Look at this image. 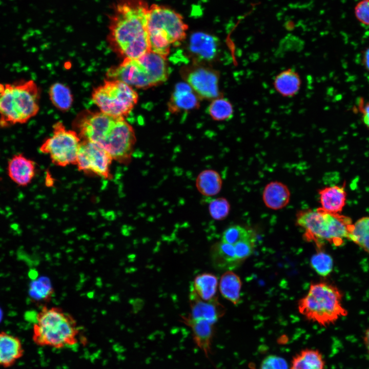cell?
<instances>
[{
  "instance_id": "obj_35",
  "label": "cell",
  "mask_w": 369,
  "mask_h": 369,
  "mask_svg": "<svg viewBox=\"0 0 369 369\" xmlns=\"http://www.w3.org/2000/svg\"><path fill=\"white\" fill-rule=\"evenodd\" d=\"M354 14L360 24L369 26V0H361L356 4Z\"/></svg>"
},
{
  "instance_id": "obj_28",
  "label": "cell",
  "mask_w": 369,
  "mask_h": 369,
  "mask_svg": "<svg viewBox=\"0 0 369 369\" xmlns=\"http://www.w3.org/2000/svg\"><path fill=\"white\" fill-rule=\"evenodd\" d=\"M349 240L369 253V216L362 217L353 223Z\"/></svg>"
},
{
  "instance_id": "obj_36",
  "label": "cell",
  "mask_w": 369,
  "mask_h": 369,
  "mask_svg": "<svg viewBox=\"0 0 369 369\" xmlns=\"http://www.w3.org/2000/svg\"><path fill=\"white\" fill-rule=\"evenodd\" d=\"M358 108L362 114L364 124L369 128V102L364 104L362 99H360L358 101Z\"/></svg>"
},
{
  "instance_id": "obj_26",
  "label": "cell",
  "mask_w": 369,
  "mask_h": 369,
  "mask_svg": "<svg viewBox=\"0 0 369 369\" xmlns=\"http://www.w3.org/2000/svg\"><path fill=\"white\" fill-rule=\"evenodd\" d=\"M49 99L52 105L59 111L66 112L71 108L73 96L70 88L63 83H53L49 89Z\"/></svg>"
},
{
  "instance_id": "obj_16",
  "label": "cell",
  "mask_w": 369,
  "mask_h": 369,
  "mask_svg": "<svg viewBox=\"0 0 369 369\" xmlns=\"http://www.w3.org/2000/svg\"><path fill=\"white\" fill-rule=\"evenodd\" d=\"M20 339L5 331H0V367H10L24 355Z\"/></svg>"
},
{
  "instance_id": "obj_4",
  "label": "cell",
  "mask_w": 369,
  "mask_h": 369,
  "mask_svg": "<svg viewBox=\"0 0 369 369\" xmlns=\"http://www.w3.org/2000/svg\"><path fill=\"white\" fill-rule=\"evenodd\" d=\"M40 90L33 80L0 83V126L27 122L39 110Z\"/></svg>"
},
{
  "instance_id": "obj_9",
  "label": "cell",
  "mask_w": 369,
  "mask_h": 369,
  "mask_svg": "<svg viewBox=\"0 0 369 369\" xmlns=\"http://www.w3.org/2000/svg\"><path fill=\"white\" fill-rule=\"evenodd\" d=\"M81 142L76 131L68 129L63 123L57 121L53 125L52 134L44 141L39 150L48 155L57 166L75 165Z\"/></svg>"
},
{
  "instance_id": "obj_37",
  "label": "cell",
  "mask_w": 369,
  "mask_h": 369,
  "mask_svg": "<svg viewBox=\"0 0 369 369\" xmlns=\"http://www.w3.org/2000/svg\"><path fill=\"white\" fill-rule=\"evenodd\" d=\"M362 63L365 68L369 71V47H367L363 53Z\"/></svg>"
},
{
  "instance_id": "obj_6",
  "label": "cell",
  "mask_w": 369,
  "mask_h": 369,
  "mask_svg": "<svg viewBox=\"0 0 369 369\" xmlns=\"http://www.w3.org/2000/svg\"><path fill=\"white\" fill-rule=\"evenodd\" d=\"M147 29L150 51L166 57L172 45L179 44L186 38L188 25L175 10L153 4L148 9Z\"/></svg>"
},
{
  "instance_id": "obj_10",
  "label": "cell",
  "mask_w": 369,
  "mask_h": 369,
  "mask_svg": "<svg viewBox=\"0 0 369 369\" xmlns=\"http://www.w3.org/2000/svg\"><path fill=\"white\" fill-rule=\"evenodd\" d=\"M135 131L123 117L117 120L112 131L100 144L113 160L122 164L130 162L136 142Z\"/></svg>"
},
{
  "instance_id": "obj_33",
  "label": "cell",
  "mask_w": 369,
  "mask_h": 369,
  "mask_svg": "<svg viewBox=\"0 0 369 369\" xmlns=\"http://www.w3.org/2000/svg\"><path fill=\"white\" fill-rule=\"evenodd\" d=\"M254 245V238L239 241L234 245L236 257L239 263L253 253Z\"/></svg>"
},
{
  "instance_id": "obj_17",
  "label": "cell",
  "mask_w": 369,
  "mask_h": 369,
  "mask_svg": "<svg viewBox=\"0 0 369 369\" xmlns=\"http://www.w3.org/2000/svg\"><path fill=\"white\" fill-rule=\"evenodd\" d=\"M193 90L188 83H177L168 102L169 111L173 113L178 112L190 111L198 107L199 100Z\"/></svg>"
},
{
  "instance_id": "obj_19",
  "label": "cell",
  "mask_w": 369,
  "mask_h": 369,
  "mask_svg": "<svg viewBox=\"0 0 369 369\" xmlns=\"http://www.w3.org/2000/svg\"><path fill=\"white\" fill-rule=\"evenodd\" d=\"M290 196L288 187L278 181L268 183L262 193V199L265 205L268 208L274 210L284 208L289 203Z\"/></svg>"
},
{
  "instance_id": "obj_24",
  "label": "cell",
  "mask_w": 369,
  "mask_h": 369,
  "mask_svg": "<svg viewBox=\"0 0 369 369\" xmlns=\"http://www.w3.org/2000/svg\"><path fill=\"white\" fill-rule=\"evenodd\" d=\"M241 281L240 277L232 271L225 272L221 277L219 290L222 296L234 305L240 300Z\"/></svg>"
},
{
  "instance_id": "obj_2",
  "label": "cell",
  "mask_w": 369,
  "mask_h": 369,
  "mask_svg": "<svg viewBox=\"0 0 369 369\" xmlns=\"http://www.w3.org/2000/svg\"><path fill=\"white\" fill-rule=\"evenodd\" d=\"M296 224L304 230V238L314 242L321 249L324 241L336 247L343 244L344 240H349L353 223L348 216L319 208L299 211Z\"/></svg>"
},
{
  "instance_id": "obj_3",
  "label": "cell",
  "mask_w": 369,
  "mask_h": 369,
  "mask_svg": "<svg viewBox=\"0 0 369 369\" xmlns=\"http://www.w3.org/2000/svg\"><path fill=\"white\" fill-rule=\"evenodd\" d=\"M79 334L73 316L60 308L44 306L36 316L32 340L38 346L63 348L76 345Z\"/></svg>"
},
{
  "instance_id": "obj_7",
  "label": "cell",
  "mask_w": 369,
  "mask_h": 369,
  "mask_svg": "<svg viewBox=\"0 0 369 369\" xmlns=\"http://www.w3.org/2000/svg\"><path fill=\"white\" fill-rule=\"evenodd\" d=\"M342 293L334 284L314 283L308 294L299 301L298 309L308 320L326 326L347 315L342 304Z\"/></svg>"
},
{
  "instance_id": "obj_32",
  "label": "cell",
  "mask_w": 369,
  "mask_h": 369,
  "mask_svg": "<svg viewBox=\"0 0 369 369\" xmlns=\"http://www.w3.org/2000/svg\"><path fill=\"white\" fill-rule=\"evenodd\" d=\"M230 205L227 199L219 197L210 201L209 210L211 216L217 220H223L229 214Z\"/></svg>"
},
{
  "instance_id": "obj_15",
  "label": "cell",
  "mask_w": 369,
  "mask_h": 369,
  "mask_svg": "<svg viewBox=\"0 0 369 369\" xmlns=\"http://www.w3.org/2000/svg\"><path fill=\"white\" fill-rule=\"evenodd\" d=\"M35 164L33 161L21 154L13 156L9 161L8 173L9 177L20 186L29 184L35 174Z\"/></svg>"
},
{
  "instance_id": "obj_8",
  "label": "cell",
  "mask_w": 369,
  "mask_h": 369,
  "mask_svg": "<svg viewBox=\"0 0 369 369\" xmlns=\"http://www.w3.org/2000/svg\"><path fill=\"white\" fill-rule=\"evenodd\" d=\"M91 98L100 112L125 118L137 103L138 95L133 87L124 82L107 79L93 89Z\"/></svg>"
},
{
  "instance_id": "obj_34",
  "label": "cell",
  "mask_w": 369,
  "mask_h": 369,
  "mask_svg": "<svg viewBox=\"0 0 369 369\" xmlns=\"http://www.w3.org/2000/svg\"><path fill=\"white\" fill-rule=\"evenodd\" d=\"M259 369H290V366L282 357L272 354L262 359Z\"/></svg>"
},
{
  "instance_id": "obj_38",
  "label": "cell",
  "mask_w": 369,
  "mask_h": 369,
  "mask_svg": "<svg viewBox=\"0 0 369 369\" xmlns=\"http://www.w3.org/2000/svg\"><path fill=\"white\" fill-rule=\"evenodd\" d=\"M362 339L365 350L369 354V327L366 329L364 332Z\"/></svg>"
},
{
  "instance_id": "obj_20",
  "label": "cell",
  "mask_w": 369,
  "mask_h": 369,
  "mask_svg": "<svg viewBox=\"0 0 369 369\" xmlns=\"http://www.w3.org/2000/svg\"><path fill=\"white\" fill-rule=\"evenodd\" d=\"M217 39L210 35L195 33L191 36L189 49L198 58L210 60L217 54Z\"/></svg>"
},
{
  "instance_id": "obj_22",
  "label": "cell",
  "mask_w": 369,
  "mask_h": 369,
  "mask_svg": "<svg viewBox=\"0 0 369 369\" xmlns=\"http://www.w3.org/2000/svg\"><path fill=\"white\" fill-rule=\"evenodd\" d=\"M325 362L321 353L314 348H304L292 358L290 369H325Z\"/></svg>"
},
{
  "instance_id": "obj_13",
  "label": "cell",
  "mask_w": 369,
  "mask_h": 369,
  "mask_svg": "<svg viewBox=\"0 0 369 369\" xmlns=\"http://www.w3.org/2000/svg\"><path fill=\"white\" fill-rule=\"evenodd\" d=\"M191 313L189 316L194 319H203L215 324L224 315L225 309L216 296L212 299L205 301L201 299L191 288L189 294Z\"/></svg>"
},
{
  "instance_id": "obj_21",
  "label": "cell",
  "mask_w": 369,
  "mask_h": 369,
  "mask_svg": "<svg viewBox=\"0 0 369 369\" xmlns=\"http://www.w3.org/2000/svg\"><path fill=\"white\" fill-rule=\"evenodd\" d=\"M213 266L218 269H230L238 264L234 245L222 241L215 243L210 249Z\"/></svg>"
},
{
  "instance_id": "obj_5",
  "label": "cell",
  "mask_w": 369,
  "mask_h": 369,
  "mask_svg": "<svg viewBox=\"0 0 369 369\" xmlns=\"http://www.w3.org/2000/svg\"><path fill=\"white\" fill-rule=\"evenodd\" d=\"M166 57L149 51L138 58H124L107 71V79L119 80L132 87L147 89L165 82L168 77Z\"/></svg>"
},
{
  "instance_id": "obj_12",
  "label": "cell",
  "mask_w": 369,
  "mask_h": 369,
  "mask_svg": "<svg viewBox=\"0 0 369 369\" xmlns=\"http://www.w3.org/2000/svg\"><path fill=\"white\" fill-rule=\"evenodd\" d=\"M218 79L216 72L200 68L190 73L187 82L200 97L212 99L218 98L219 96Z\"/></svg>"
},
{
  "instance_id": "obj_27",
  "label": "cell",
  "mask_w": 369,
  "mask_h": 369,
  "mask_svg": "<svg viewBox=\"0 0 369 369\" xmlns=\"http://www.w3.org/2000/svg\"><path fill=\"white\" fill-rule=\"evenodd\" d=\"M217 277L214 274L204 273L196 276L191 288L202 300L208 301L216 297Z\"/></svg>"
},
{
  "instance_id": "obj_29",
  "label": "cell",
  "mask_w": 369,
  "mask_h": 369,
  "mask_svg": "<svg viewBox=\"0 0 369 369\" xmlns=\"http://www.w3.org/2000/svg\"><path fill=\"white\" fill-rule=\"evenodd\" d=\"M233 111L231 103L227 98L222 97L214 99L208 108V113L212 118L220 121L231 118Z\"/></svg>"
},
{
  "instance_id": "obj_11",
  "label": "cell",
  "mask_w": 369,
  "mask_h": 369,
  "mask_svg": "<svg viewBox=\"0 0 369 369\" xmlns=\"http://www.w3.org/2000/svg\"><path fill=\"white\" fill-rule=\"evenodd\" d=\"M113 160L106 150L98 144L81 140L75 165L84 173L110 179L112 177L110 167Z\"/></svg>"
},
{
  "instance_id": "obj_23",
  "label": "cell",
  "mask_w": 369,
  "mask_h": 369,
  "mask_svg": "<svg viewBox=\"0 0 369 369\" xmlns=\"http://www.w3.org/2000/svg\"><path fill=\"white\" fill-rule=\"evenodd\" d=\"M301 83L299 74L292 69H288L276 75L274 86L276 90L281 95L292 97L298 92Z\"/></svg>"
},
{
  "instance_id": "obj_14",
  "label": "cell",
  "mask_w": 369,
  "mask_h": 369,
  "mask_svg": "<svg viewBox=\"0 0 369 369\" xmlns=\"http://www.w3.org/2000/svg\"><path fill=\"white\" fill-rule=\"evenodd\" d=\"M180 317L181 321L191 328L196 346L208 357L212 353L214 324L203 319H193L189 315Z\"/></svg>"
},
{
  "instance_id": "obj_25",
  "label": "cell",
  "mask_w": 369,
  "mask_h": 369,
  "mask_svg": "<svg viewBox=\"0 0 369 369\" xmlns=\"http://www.w3.org/2000/svg\"><path fill=\"white\" fill-rule=\"evenodd\" d=\"M198 191L206 196L217 194L222 187V179L219 174L213 170H206L198 175L196 180Z\"/></svg>"
},
{
  "instance_id": "obj_30",
  "label": "cell",
  "mask_w": 369,
  "mask_h": 369,
  "mask_svg": "<svg viewBox=\"0 0 369 369\" xmlns=\"http://www.w3.org/2000/svg\"><path fill=\"white\" fill-rule=\"evenodd\" d=\"M310 264L318 275L326 277L332 272L334 262L330 255L319 249L312 256Z\"/></svg>"
},
{
  "instance_id": "obj_1",
  "label": "cell",
  "mask_w": 369,
  "mask_h": 369,
  "mask_svg": "<svg viewBox=\"0 0 369 369\" xmlns=\"http://www.w3.org/2000/svg\"><path fill=\"white\" fill-rule=\"evenodd\" d=\"M145 0H118L110 16L107 42L118 56L138 58L150 51Z\"/></svg>"
},
{
  "instance_id": "obj_31",
  "label": "cell",
  "mask_w": 369,
  "mask_h": 369,
  "mask_svg": "<svg viewBox=\"0 0 369 369\" xmlns=\"http://www.w3.org/2000/svg\"><path fill=\"white\" fill-rule=\"evenodd\" d=\"M253 238L254 236L249 230L240 225H235L229 227L223 232L221 241L234 245L239 241Z\"/></svg>"
},
{
  "instance_id": "obj_18",
  "label": "cell",
  "mask_w": 369,
  "mask_h": 369,
  "mask_svg": "<svg viewBox=\"0 0 369 369\" xmlns=\"http://www.w3.org/2000/svg\"><path fill=\"white\" fill-rule=\"evenodd\" d=\"M319 201L324 211L333 214H339L343 210L347 194L344 185H335L324 187L319 191Z\"/></svg>"
}]
</instances>
